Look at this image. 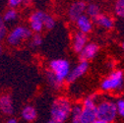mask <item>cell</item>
Instances as JSON below:
<instances>
[{"label": "cell", "mask_w": 124, "mask_h": 123, "mask_svg": "<svg viewBox=\"0 0 124 123\" xmlns=\"http://www.w3.org/2000/svg\"><path fill=\"white\" fill-rule=\"evenodd\" d=\"M117 104L112 101H103L97 107V120L95 123H108L114 120L117 112Z\"/></svg>", "instance_id": "7a4b0ae2"}, {"label": "cell", "mask_w": 124, "mask_h": 123, "mask_svg": "<svg viewBox=\"0 0 124 123\" xmlns=\"http://www.w3.org/2000/svg\"><path fill=\"white\" fill-rule=\"evenodd\" d=\"M87 9V6L84 2L82 1H78V2H75L73 3L70 8H69V17L71 20L73 21H77L80 16H82L84 11Z\"/></svg>", "instance_id": "ba28073f"}, {"label": "cell", "mask_w": 124, "mask_h": 123, "mask_svg": "<svg viewBox=\"0 0 124 123\" xmlns=\"http://www.w3.org/2000/svg\"><path fill=\"white\" fill-rule=\"evenodd\" d=\"M23 0H9V4L11 7H16L18 6Z\"/></svg>", "instance_id": "d4e9b609"}, {"label": "cell", "mask_w": 124, "mask_h": 123, "mask_svg": "<svg viewBox=\"0 0 124 123\" xmlns=\"http://www.w3.org/2000/svg\"><path fill=\"white\" fill-rule=\"evenodd\" d=\"M98 50H99V47H98V45L95 44V43H89V44L85 45V47L81 51L80 60L83 61V60L92 59L93 57H95Z\"/></svg>", "instance_id": "9c48e42d"}, {"label": "cell", "mask_w": 124, "mask_h": 123, "mask_svg": "<svg viewBox=\"0 0 124 123\" xmlns=\"http://www.w3.org/2000/svg\"><path fill=\"white\" fill-rule=\"evenodd\" d=\"M50 70L56 75L58 80L62 82L69 75L70 66L68 61L63 59H56L50 62Z\"/></svg>", "instance_id": "277c9868"}, {"label": "cell", "mask_w": 124, "mask_h": 123, "mask_svg": "<svg viewBox=\"0 0 124 123\" xmlns=\"http://www.w3.org/2000/svg\"><path fill=\"white\" fill-rule=\"evenodd\" d=\"M46 76H47V79H48V81H49V83H50V85H51L52 87L58 88V87L61 85L62 82H60V81L58 80V78L56 77V75H55L51 70L46 73Z\"/></svg>", "instance_id": "2e32d148"}, {"label": "cell", "mask_w": 124, "mask_h": 123, "mask_svg": "<svg viewBox=\"0 0 124 123\" xmlns=\"http://www.w3.org/2000/svg\"><path fill=\"white\" fill-rule=\"evenodd\" d=\"M97 107L93 98H87L83 102L81 123H95L97 120Z\"/></svg>", "instance_id": "3957f363"}, {"label": "cell", "mask_w": 124, "mask_h": 123, "mask_svg": "<svg viewBox=\"0 0 124 123\" xmlns=\"http://www.w3.org/2000/svg\"><path fill=\"white\" fill-rule=\"evenodd\" d=\"M25 1H26V2H29V1H31V0H25Z\"/></svg>", "instance_id": "f1b7e54d"}, {"label": "cell", "mask_w": 124, "mask_h": 123, "mask_svg": "<svg viewBox=\"0 0 124 123\" xmlns=\"http://www.w3.org/2000/svg\"><path fill=\"white\" fill-rule=\"evenodd\" d=\"M115 13L119 17L124 18V0H117L115 3Z\"/></svg>", "instance_id": "ac0fdd59"}, {"label": "cell", "mask_w": 124, "mask_h": 123, "mask_svg": "<svg viewBox=\"0 0 124 123\" xmlns=\"http://www.w3.org/2000/svg\"><path fill=\"white\" fill-rule=\"evenodd\" d=\"M118 112H119V114H120V115H121V116L124 118V109H122V110H119Z\"/></svg>", "instance_id": "83f0119b"}, {"label": "cell", "mask_w": 124, "mask_h": 123, "mask_svg": "<svg viewBox=\"0 0 124 123\" xmlns=\"http://www.w3.org/2000/svg\"><path fill=\"white\" fill-rule=\"evenodd\" d=\"M77 25H78L79 29L82 31L83 33H89L90 31L92 30V23L90 21V19L85 16V15H82L80 16L78 19H77Z\"/></svg>", "instance_id": "8fae6325"}, {"label": "cell", "mask_w": 124, "mask_h": 123, "mask_svg": "<svg viewBox=\"0 0 124 123\" xmlns=\"http://www.w3.org/2000/svg\"><path fill=\"white\" fill-rule=\"evenodd\" d=\"M72 107L67 99L60 98L54 100L50 110V123H61L67 120L71 114Z\"/></svg>", "instance_id": "6da1fadb"}, {"label": "cell", "mask_w": 124, "mask_h": 123, "mask_svg": "<svg viewBox=\"0 0 124 123\" xmlns=\"http://www.w3.org/2000/svg\"><path fill=\"white\" fill-rule=\"evenodd\" d=\"M83 112V106L81 105H75L72 107L71 110V120L74 123H81V117Z\"/></svg>", "instance_id": "9a60e30c"}, {"label": "cell", "mask_w": 124, "mask_h": 123, "mask_svg": "<svg viewBox=\"0 0 124 123\" xmlns=\"http://www.w3.org/2000/svg\"><path fill=\"white\" fill-rule=\"evenodd\" d=\"M16 17H17L16 11H15V10H9V11H7V12L5 13L3 19H4V21H6V22H10V21L15 20V19H16Z\"/></svg>", "instance_id": "ffe728a7"}, {"label": "cell", "mask_w": 124, "mask_h": 123, "mask_svg": "<svg viewBox=\"0 0 124 123\" xmlns=\"http://www.w3.org/2000/svg\"><path fill=\"white\" fill-rule=\"evenodd\" d=\"M32 36V33L30 32V30L24 27H18L15 29L13 32L9 35L8 37V42L12 45L18 44L22 39L28 38Z\"/></svg>", "instance_id": "8992f818"}, {"label": "cell", "mask_w": 124, "mask_h": 123, "mask_svg": "<svg viewBox=\"0 0 124 123\" xmlns=\"http://www.w3.org/2000/svg\"><path fill=\"white\" fill-rule=\"evenodd\" d=\"M45 16H46V14H44L43 12L38 11V12H35L32 16H31V21H39V22L43 23Z\"/></svg>", "instance_id": "d6986e66"}, {"label": "cell", "mask_w": 124, "mask_h": 123, "mask_svg": "<svg viewBox=\"0 0 124 123\" xmlns=\"http://www.w3.org/2000/svg\"><path fill=\"white\" fill-rule=\"evenodd\" d=\"M43 23L39 22V21H31V28H32L35 32H40L43 27Z\"/></svg>", "instance_id": "7402d4cb"}, {"label": "cell", "mask_w": 124, "mask_h": 123, "mask_svg": "<svg viewBox=\"0 0 124 123\" xmlns=\"http://www.w3.org/2000/svg\"><path fill=\"white\" fill-rule=\"evenodd\" d=\"M0 106H1V110L5 113V114H12L13 113V104H12V100L8 96H4L1 98L0 100Z\"/></svg>", "instance_id": "7c38bea8"}, {"label": "cell", "mask_w": 124, "mask_h": 123, "mask_svg": "<svg viewBox=\"0 0 124 123\" xmlns=\"http://www.w3.org/2000/svg\"><path fill=\"white\" fill-rule=\"evenodd\" d=\"M88 66H89V64H88V62H87V60L81 61V63H80L78 66H77V67H75V68L69 73V75L67 76V78H66L67 82H68V83L74 82L76 79H78L79 77H81L82 75H84V74L86 73V71L88 70Z\"/></svg>", "instance_id": "52a82bcc"}, {"label": "cell", "mask_w": 124, "mask_h": 123, "mask_svg": "<svg viewBox=\"0 0 124 123\" xmlns=\"http://www.w3.org/2000/svg\"><path fill=\"white\" fill-rule=\"evenodd\" d=\"M87 13L89 16H91L93 19L96 18L98 15L101 14V11H100V7L96 4H90L88 7H87Z\"/></svg>", "instance_id": "e0dca14e"}, {"label": "cell", "mask_w": 124, "mask_h": 123, "mask_svg": "<svg viewBox=\"0 0 124 123\" xmlns=\"http://www.w3.org/2000/svg\"><path fill=\"white\" fill-rule=\"evenodd\" d=\"M7 122H8V123H16V122H17V120L15 119V118H12V119H9Z\"/></svg>", "instance_id": "4316f807"}, {"label": "cell", "mask_w": 124, "mask_h": 123, "mask_svg": "<svg viewBox=\"0 0 124 123\" xmlns=\"http://www.w3.org/2000/svg\"><path fill=\"white\" fill-rule=\"evenodd\" d=\"M117 108H118V111L119 110H122V109H124V100H119L118 101H117Z\"/></svg>", "instance_id": "484cf974"}, {"label": "cell", "mask_w": 124, "mask_h": 123, "mask_svg": "<svg viewBox=\"0 0 124 123\" xmlns=\"http://www.w3.org/2000/svg\"><path fill=\"white\" fill-rule=\"evenodd\" d=\"M94 21H95L98 25H100V26H101V27H103V28H106V29H110V28H112V26H113L112 20H111L110 18L106 17L105 15H101V14L98 15L96 18H94Z\"/></svg>", "instance_id": "4fadbf2b"}, {"label": "cell", "mask_w": 124, "mask_h": 123, "mask_svg": "<svg viewBox=\"0 0 124 123\" xmlns=\"http://www.w3.org/2000/svg\"><path fill=\"white\" fill-rule=\"evenodd\" d=\"M85 34L86 33H83L81 31L80 33H77L74 37L73 46H74V50L76 52H81L83 50V48L85 47L86 42H87V36Z\"/></svg>", "instance_id": "30bf717a"}, {"label": "cell", "mask_w": 124, "mask_h": 123, "mask_svg": "<svg viewBox=\"0 0 124 123\" xmlns=\"http://www.w3.org/2000/svg\"><path fill=\"white\" fill-rule=\"evenodd\" d=\"M122 46H123V48H124V43H123V44H122Z\"/></svg>", "instance_id": "f546056e"}, {"label": "cell", "mask_w": 124, "mask_h": 123, "mask_svg": "<svg viewBox=\"0 0 124 123\" xmlns=\"http://www.w3.org/2000/svg\"><path fill=\"white\" fill-rule=\"evenodd\" d=\"M6 33V27L4 25L3 22H1V24H0V38H4V35Z\"/></svg>", "instance_id": "cb8c5ba5"}, {"label": "cell", "mask_w": 124, "mask_h": 123, "mask_svg": "<svg viewBox=\"0 0 124 123\" xmlns=\"http://www.w3.org/2000/svg\"><path fill=\"white\" fill-rule=\"evenodd\" d=\"M43 25H44V27H45L46 29L51 30V29H53V27H54V25H55V22H54V20H53L50 16L46 15L45 18H44V20H43Z\"/></svg>", "instance_id": "44dd1931"}, {"label": "cell", "mask_w": 124, "mask_h": 123, "mask_svg": "<svg viewBox=\"0 0 124 123\" xmlns=\"http://www.w3.org/2000/svg\"><path fill=\"white\" fill-rule=\"evenodd\" d=\"M41 41H42L41 38H40L39 36L37 35V36L34 37V39H33L32 44H33V46H39V45L41 44Z\"/></svg>", "instance_id": "603a6c76"}, {"label": "cell", "mask_w": 124, "mask_h": 123, "mask_svg": "<svg viewBox=\"0 0 124 123\" xmlns=\"http://www.w3.org/2000/svg\"><path fill=\"white\" fill-rule=\"evenodd\" d=\"M122 78L123 74L121 71H115L111 73L110 76L101 83V89L104 91H109L120 88L122 85Z\"/></svg>", "instance_id": "5b68a950"}, {"label": "cell", "mask_w": 124, "mask_h": 123, "mask_svg": "<svg viewBox=\"0 0 124 123\" xmlns=\"http://www.w3.org/2000/svg\"><path fill=\"white\" fill-rule=\"evenodd\" d=\"M22 117L27 121H33L37 118V111L32 106H26L22 111Z\"/></svg>", "instance_id": "5bb4252c"}]
</instances>
